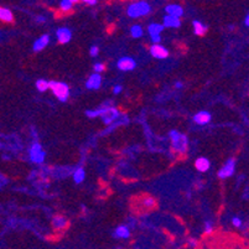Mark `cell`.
Masks as SVG:
<instances>
[{
	"mask_svg": "<svg viewBox=\"0 0 249 249\" xmlns=\"http://www.w3.org/2000/svg\"><path fill=\"white\" fill-rule=\"evenodd\" d=\"M170 139H171V145H173L174 151L178 154H185L187 151V146H189V140L185 134L176 130H171L170 132Z\"/></svg>",
	"mask_w": 249,
	"mask_h": 249,
	"instance_id": "1",
	"label": "cell"
},
{
	"mask_svg": "<svg viewBox=\"0 0 249 249\" xmlns=\"http://www.w3.org/2000/svg\"><path fill=\"white\" fill-rule=\"evenodd\" d=\"M151 11V6L149 5V3L146 1H137V3H133L128 6L126 9V13L130 18H140L144 17V15H148Z\"/></svg>",
	"mask_w": 249,
	"mask_h": 249,
	"instance_id": "2",
	"label": "cell"
},
{
	"mask_svg": "<svg viewBox=\"0 0 249 249\" xmlns=\"http://www.w3.org/2000/svg\"><path fill=\"white\" fill-rule=\"evenodd\" d=\"M50 89H51L52 92H53V94L57 97L58 101L66 102L67 99H69L70 88L66 83L55 82V81H52V82H50Z\"/></svg>",
	"mask_w": 249,
	"mask_h": 249,
	"instance_id": "3",
	"label": "cell"
},
{
	"mask_svg": "<svg viewBox=\"0 0 249 249\" xmlns=\"http://www.w3.org/2000/svg\"><path fill=\"white\" fill-rule=\"evenodd\" d=\"M119 112L118 109L112 107H108V108H103V112H102L101 117H102V121L104 122V124H112L113 122L117 121V118L119 117Z\"/></svg>",
	"mask_w": 249,
	"mask_h": 249,
	"instance_id": "4",
	"label": "cell"
},
{
	"mask_svg": "<svg viewBox=\"0 0 249 249\" xmlns=\"http://www.w3.org/2000/svg\"><path fill=\"white\" fill-rule=\"evenodd\" d=\"M234 167H235V160L233 158L228 159L226 164L223 165L221 170L218 171V178H227L234 174Z\"/></svg>",
	"mask_w": 249,
	"mask_h": 249,
	"instance_id": "5",
	"label": "cell"
},
{
	"mask_svg": "<svg viewBox=\"0 0 249 249\" xmlns=\"http://www.w3.org/2000/svg\"><path fill=\"white\" fill-rule=\"evenodd\" d=\"M164 24H150L149 25L148 28V31L149 34H150V37H151V41L154 42V44H159L160 40H161V37H160V34L162 33V30H164Z\"/></svg>",
	"mask_w": 249,
	"mask_h": 249,
	"instance_id": "6",
	"label": "cell"
},
{
	"mask_svg": "<svg viewBox=\"0 0 249 249\" xmlns=\"http://www.w3.org/2000/svg\"><path fill=\"white\" fill-rule=\"evenodd\" d=\"M30 159L36 164H41L45 160V151L42 150L40 144H34L30 149Z\"/></svg>",
	"mask_w": 249,
	"mask_h": 249,
	"instance_id": "7",
	"label": "cell"
},
{
	"mask_svg": "<svg viewBox=\"0 0 249 249\" xmlns=\"http://www.w3.org/2000/svg\"><path fill=\"white\" fill-rule=\"evenodd\" d=\"M117 66L122 71H132V70L135 69L137 63L132 57H122L121 60L118 61Z\"/></svg>",
	"mask_w": 249,
	"mask_h": 249,
	"instance_id": "8",
	"label": "cell"
},
{
	"mask_svg": "<svg viewBox=\"0 0 249 249\" xmlns=\"http://www.w3.org/2000/svg\"><path fill=\"white\" fill-rule=\"evenodd\" d=\"M150 53L155 58H160V60H162V58H166L167 56H169V51H167L165 47H162L161 45H159V44H154L153 46L150 47Z\"/></svg>",
	"mask_w": 249,
	"mask_h": 249,
	"instance_id": "9",
	"label": "cell"
},
{
	"mask_svg": "<svg viewBox=\"0 0 249 249\" xmlns=\"http://www.w3.org/2000/svg\"><path fill=\"white\" fill-rule=\"evenodd\" d=\"M101 83H102L101 74H99L98 72H96V73L90 74L89 78H88L87 82H86V87H87L88 89H98V88L101 87Z\"/></svg>",
	"mask_w": 249,
	"mask_h": 249,
	"instance_id": "10",
	"label": "cell"
},
{
	"mask_svg": "<svg viewBox=\"0 0 249 249\" xmlns=\"http://www.w3.org/2000/svg\"><path fill=\"white\" fill-rule=\"evenodd\" d=\"M56 37H57V40L60 44H67V42L71 41L72 33L70 29L61 28L56 31Z\"/></svg>",
	"mask_w": 249,
	"mask_h": 249,
	"instance_id": "11",
	"label": "cell"
},
{
	"mask_svg": "<svg viewBox=\"0 0 249 249\" xmlns=\"http://www.w3.org/2000/svg\"><path fill=\"white\" fill-rule=\"evenodd\" d=\"M180 17L169 14L164 18V26H166V28H180Z\"/></svg>",
	"mask_w": 249,
	"mask_h": 249,
	"instance_id": "12",
	"label": "cell"
},
{
	"mask_svg": "<svg viewBox=\"0 0 249 249\" xmlns=\"http://www.w3.org/2000/svg\"><path fill=\"white\" fill-rule=\"evenodd\" d=\"M49 42H50V36L42 35L41 37H38L37 40L35 41V44H34V51H36V52L41 51V50H44L45 47L49 45Z\"/></svg>",
	"mask_w": 249,
	"mask_h": 249,
	"instance_id": "13",
	"label": "cell"
},
{
	"mask_svg": "<svg viewBox=\"0 0 249 249\" xmlns=\"http://www.w3.org/2000/svg\"><path fill=\"white\" fill-rule=\"evenodd\" d=\"M52 226L56 228V230H65L66 227H69V221L63 216H55L52 219Z\"/></svg>",
	"mask_w": 249,
	"mask_h": 249,
	"instance_id": "14",
	"label": "cell"
},
{
	"mask_svg": "<svg viewBox=\"0 0 249 249\" xmlns=\"http://www.w3.org/2000/svg\"><path fill=\"white\" fill-rule=\"evenodd\" d=\"M194 121L200 125H205V124H208L211 122V114L208 112H200L195 115Z\"/></svg>",
	"mask_w": 249,
	"mask_h": 249,
	"instance_id": "15",
	"label": "cell"
},
{
	"mask_svg": "<svg viewBox=\"0 0 249 249\" xmlns=\"http://www.w3.org/2000/svg\"><path fill=\"white\" fill-rule=\"evenodd\" d=\"M165 11H166L167 14L176 15V17H182L183 15L182 6L178 5V4H170V5L166 6Z\"/></svg>",
	"mask_w": 249,
	"mask_h": 249,
	"instance_id": "16",
	"label": "cell"
},
{
	"mask_svg": "<svg viewBox=\"0 0 249 249\" xmlns=\"http://www.w3.org/2000/svg\"><path fill=\"white\" fill-rule=\"evenodd\" d=\"M195 166H196V169H197L200 173H206V171L210 169L211 164H210L208 159H206V158H198V159L195 161Z\"/></svg>",
	"mask_w": 249,
	"mask_h": 249,
	"instance_id": "17",
	"label": "cell"
},
{
	"mask_svg": "<svg viewBox=\"0 0 249 249\" xmlns=\"http://www.w3.org/2000/svg\"><path fill=\"white\" fill-rule=\"evenodd\" d=\"M114 235L117 237V238H129V235H130V233H129V230L126 226H119V227L115 230L114 232Z\"/></svg>",
	"mask_w": 249,
	"mask_h": 249,
	"instance_id": "18",
	"label": "cell"
},
{
	"mask_svg": "<svg viewBox=\"0 0 249 249\" xmlns=\"http://www.w3.org/2000/svg\"><path fill=\"white\" fill-rule=\"evenodd\" d=\"M0 19L4 22H13L14 18H13V13L9 9L1 8L0 9Z\"/></svg>",
	"mask_w": 249,
	"mask_h": 249,
	"instance_id": "19",
	"label": "cell"
},
{
	"mask_svg": "<svg viewBox=\"0 0 249 249\" xmlns=\"http://www.w3.org/2000/svg\"><path fill=\"white\" fill-rule=\"evenodd\" d=\"M194 31H195V34H196V35H197V36H202L203 34H205L206 31H207V28H206V26L202 24V22L196 21V20H195V21H194Z\"/></svg>",
	"mask_w": 249,
	"mask_h": 249,
	"instance_id": "20",
	"label": "cell"
},
{
	"mask_svg": "<svg viewBox=\"0 0 249 249\" xmlns=\"http://www.w3.org/2000/svg\"><path fill=\"white\" fill-rule=\"evenodd\" d=\"M86 178V174H85V170L83 169H78L76 170V173L73 174V180L76 183H81Z\"/></svg>",
	"mask_w": 249,
	"mask_h": 249,
	"instance_id": "21",
	"label": "cell"
},
{
	"mask_svg": "<svg viewBox=\"0 0 249 249\" xmlns=\"http://www.w3.org/2000/svg\"><path fill=\"white\" fill-rule=\"evenodd\" d=\"M36 88L40 92H45V90H47L50 88V82H47L45 80H37L36 81Z\"/></svg>",
	"mask_w": 249,
	"mask_h": 249,
	"instance_id": "22",
	"label": "cell"
},
{
	"mask_svg": "<svg viewBox=\"0 0 249 249\" xmlns=\"http://www.w3.org/2000/svg\"><path fill=\"white\" fill-rule=\"evenodd\" d=\"M130 34H132L133 37H140L142 36V29L140 25H133L132 29H130Z\"/></svg>",
	"mask_w": 249,
	"mask_h": 249,
	"instance_id": "23",
	"label": "cell"
},
{
	"mask_svg": "<svg viewBox=\"0 0 249 249\" xmlns=\"http://www.w3.org/2000/svg\"><path fill=\"white\" fill-rule=\"evenodd\" d=\"M72 5H73V3H72L71 0H62L60 4L61 9H62L63 11H70L72 9Z\"/></svg>",
	"mask_w": 249,
	"mask_h": 249,
	"instance_id": "24",
	"label": "cell"
},
{
	"mask_svg": "<svg viewBox=\"0 0 249 249\" xmlns=\"http://www.w3.org/2000/svg\"><path fill=\"white\" fill-rule=\"evenodd\" d=\"M102 112H103V108H99V109H96V110H87V112H86V115H87L88 118L101 117Z\"/></svg>",
	"mask_w": 249,
	"mask_h": 249,
	"instance_id": "25",
	"label": "cell"
},
{
	"mask_svg": "<svg viewBox=\"0 0 249 249\" xmlns=\"http://www.w3.org/2000/svg\"><path fill=\"white\" fill-rule=\"evenodd\" d=\"M213 232V227H212L211 222H206L205 223V233L206 234H211Z\"/></svg>",
	"mask_w": 249,
	"mask_h": 249,
	"instance_id": "26",
	"label": "cell"
},
{
	"mask_svg": "<svg viewBox=\"0 0 249 249\" xmlns=\"http://www.w3.org/2000/svg\"><path fill=\"white\" fill-rule=\"evenodd\" d=\"M104 70H106V67H104L103 63H96V65H94V72L101 73V72H103Z\"/></svg>",
	"mask_w": 249,
	"mask_h": 249,
	"instance_id": "27",
	"label": "cell"
},
{
	"mask_svg": "<svg viewBox=\"0 0 249 249\" xmlns=\"http://www.w3.org/2000/svg\"><path fill=\"white\" fill-rule=\"evenodd\" d=\"M98 52H99V49L97 46H92V47H90L89 53H90V56H92V57H94V56L98 55Z\"/></svg>",
	"mask_w": 249,
	"mask_h": 249,
	"instance_id": "28",
	"label": "cell"
},
{
	"mask_svg": "<svg viewBox=\"0 0 249 249\" xmlns=\"http://www.w3.org/2000/svg\"><path fill=\"white\" fill-rule=\"evenodd\" d=\"M233 222V226H235V227H241L242 226V219L238 218V217H234V218L232 219Z\"/></svg>",
	"mask_w": 249,
	"mask_h": 249,
	"instance_id": "29",
	"label": "cell"
},
{
	"mask_svg": "<svg viewBox=\"0 0 249 249\" xmlns=\"http://www.w3.org/2000/svg\"><path fill=\"white\" fill-rule=\"evenodd\" d=\"M122 89H123V88H122V86H115V87L113 88V93L119 94L122 92Z\"/></svg>",
	"mask_w": 249,
	"mask_h": 249,
	"instance_id": "30",
	"label": "cell"
},
{
	"mask_svg": "<svg viewBox=\"0 0 249 249\" xmlns=\"http://www.w3.org/2000/svg\"><path fill=\"white\" fill-rule=\"evenodd\" d=\"M83 3L88 4V5H94L97 3V0H82Z\"/></svg>",
	"mask_w": 249,
	"mask_h": 249,
	"instance_id": "31",
	"label": "cell"
},
{
	"mask_svg": "<svg viewBox=\"0 0 249 249\" xmlns=\"http://www.w3.org/2000/svg\"><path fill=\"white\" fill-rule=\"evenodd\" d=\"M189 243H190V247H196V246H197V242L195 241V239H192V238L189 239Z\"/></svg>",
	"mask_w": 249,
	"mask_h": 249,
	"instance_id": "32",
	"label": "cell"
},
{
	"mask_svg": "<svg viewBox=\"0 0 249 249\" xmlns=\"http://www.w3.org/2000/svg\"><path fill=\"white\" fill-rule=\"evenodd\" d=\"M36 21L41 22V24H42V22L46 21V19H45V17H37V18H36Z\"/></svg>",
	"mask_w": 249,
	"mask_h": 249,
	"instance_id": "33",
	"label": "cell"
},
{
	"mask_svg": "<svg viewBox=\"0 0 249 249\" xmlns=\"http://www.w3.org/2000/svg\"><path fill=\"white\" fill-rule=\"evenodd\" d=\"M244 24H246L247 26H249V14L247 15V17H246V19H244Z\"/></svg>",
	"mask_w": 249,
	"mask_h": 249,
	"instance_id": "34",
	"label": "cell"
},
{
	"mask_svg": "<svg viewBox=\"0 0 249 249\" xmlns=\"http://www.w3.org/2000/svg\"><path fill=\"white\" fill-rule=\"evenodd\" d=\"M175 87L176 88H182V83H181V82H176L175 83Z\"/></svg>",
	"mask_w": 249,
	"mask_h": 249,
	"instance_id": "35",
	"label": "cell"
},
{
	"mask_svg": "<svg viewBox=\"0 0 249 249\" xmlns=\"http://www.w3.org/2000/svg\"><path fill=\"white\" fill-rule=\"evenodd\" d=\"M71 1H72V3H73V4H76V3H78L80 0H71Z\"/></svg>",
	"mask_w": 249,
	"mask_h": 249,
	"instance_id": "36",
	"label": "cell"
}]
</instances>
